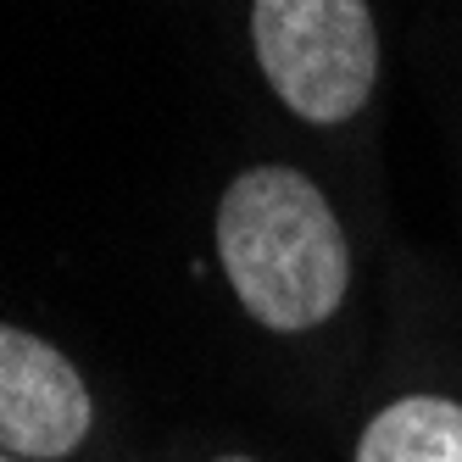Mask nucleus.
I'll return each instance as SVG.
<instances>
[{
	"instance_id": "1",
	"label": "nucleus",
	"mask_w": 462,
	"mask_h": 462,
	"mask_svg": "<svg viewBox=\"0 0 462 462\" xmlns=\"http://www.w3.org/2000/svg\"><path fill=\"white\" fill-rule=\"evenodd\" d=\"M217 256L240 307L279 335L323 323L351 284L340 217L295 168H251L223 189Z\"/></svg>"
},
{
	"instance_id": "2",
	"label": "nucleus",
	"mask_w": 462,
	"mask_h": 462,
	"mask_svg": "<svg viewBox=\"0 0 462 462\" xmlns=\"http://www.w3.org/2000/svg\"><path fill=\"white\" fill-rule=\"evenodd\" d=\"M256 61L279 101L307 123H346L368 106L379 40L368 0H256Z\"/></svg>"
},
{
	"instance_id": "3",
	"label": "nucleus",
	"mask_w": 462,
	"mask_h": 462,
	"mask_svg": "<svg viewBox=\"0 0 462 462\" xmlns=\"http://www.w3.org/2000/svg\"><path fill=\"white\" fill-rule=\"evenodd\" d=\"M95 407L79 368L56 346L0 323V451L23 462H56L79 451Z\"/></svg>"
},
{
	"instance_id": "4",
	"label": "nucleus",
	"mask_w": 462,
	"mask_h": 462,
	"mask_svg": "<svg viewBox=\"0 0 462 462\" xmlns=\"http://www.w3.org/2000/svg\"><path fill=\"white\" fill-rule=\"evenodd\" d=\"M356 462H462V407L440 395L384 407L356 440Z\"/></svg>"
},
{
	"instance_id": "5",
	"label": "nucleus",
	"mask_w": 462,
	"mask_h": 462,
	"mask_svg": "<svg viewBox=\"0 0 462 462\" xmlns=\"http://www.w3.org/2000/svg\"><path fill=\"white\" fill-rule=\"evenodd\" d=\"M0 462H23V457H12V451H0Z\"/></svg>"
},
{
	"instance_id": "6",
	"label": "nucleus",
	"mask_w": 462,
	"mask_h": 462,
	"mask_svg": "<svg viewBox=\"0 0 462 462\" xmlns=\"http://www.w3.org/2000/svg\"><path fill=\"white\" fill-rule=\"evenodd\" d=\"M217 462H251V457H217Z\"/></svg>"
}]
</instances>
